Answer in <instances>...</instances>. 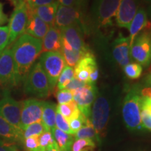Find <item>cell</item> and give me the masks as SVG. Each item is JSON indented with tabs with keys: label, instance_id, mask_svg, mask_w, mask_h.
<instances>
[{
	"label": "cell",
	"instance_id": "obj_1",
	"mask_svg": "<svg viewBox=\"0 0 151 151\" xmlns=\"http://www.w3.org/2000/svg\"><path fill=\"white\" fill-rule=\"evenodd\" d=\"M11 50L19 86L23 83L36 60L41 54L42 40L24 33L14 43Z\"/></svg>",
	"mask_w": 151,
	"mask_h": 151
},
{
	"label": "cell",
	"instance_id": "obj_2",
	"mask_svg": "<svg viewBox=\"0 0 151 151\" xmlns=\"http://www.w3.org/2000/svg\"><path fill=\"white\" fill-rule=\"evenodd\" d=\"M139 85L131 87L124 97L122 105V117L126 127L130 131H141L143 127L141 121V94Z\"/></svg>",
	"mask_w": 151,
	"mask_h": 151
},
{
	"label": "cell",
	"instance_id": "obj_3",
	"mask_svg": "<svg viewBox=\"0 0 151 151\" xmlns=\"http://www.w3.org/2000/svg\"><path fill=\"white\" fill-rule=\"evenodd\" d=\"M122 0H94L92 17L93 26L99 32L113 27V18L116 17Z\"/></svg>",
	"mask_w": 151,
	"mask_h": 151
},
{
	"label": "cell",
	"instance_id": "obj_4",
	"mask_svg": "<svg viewBox=\"0 0 151 151\" xmlns=\"http://www.w3.org/2000/svg\"><path fill=\"white\" fill-rule=\"evenodd\" d=\"M24 92L28 95L39 98L48 97L50 93V86L46 73L40 62L32 66L23 81Z\"/></svg>",
	"mask_w": 151,
	"mask_h": 151
},
{
	"label": "cell",
	"instance_id": "obj_5",
	"mask_svg": "<svg viewBox=\"0 0 151 151\" xmlns=\"http://www.w3.org/2000/svg\"><path fill=\"white\" fill-rule=\"evenodd\" d=\"M110 114V104L102 94L98 93L90 113V121L99 138V142L105 137Z\"/></svg>",
	"mask_w": 151,
	"mask_h": 151
},
{
	"label": "cell",
	"instance_id": "obj_6",
	"mask_svg": "<svg viewBox=\"0 0 151 151\" xmlns=\"http://www.w3.org/2000/svg\"><path fill=\"white\" fill-rule=\"evenodd\" d=\"M39 62L48 78L51 92L55 88L58 78L66 66L65 59L60 51L46 52L41 53Z\"/></svg>",
	"mask_w": 151,
	"mask_h": 151
},
{
	"label": "cell",
	"instance_id": "obj_7",
	"mask_svg": "<svg viewBox=\"0 0 151 151\" xmlns=\"http://www.w3.org/2000/svg\"><path fill=\"white\" fill-rule=\"evenodd\" d=\"M85 20L83 9L59 4L55 20V26L61 29L72 24H78L83 31H86L88 26Z\"/></svg>",
	"mask_w": 151,
	"mask_h": 151
},
{
	"label": "cell",
	"instance_id": "obj_8",
	"mask_svg": "<svg viewBox=\"0 0 151 151\" xmlns=\"http://www.w3.org/2000/svg\"><path fill=\"white\" fill-rule=\"evenodd\" d=\"M130 56L143 67L151 64V32L145 30L136 37L130 49Z\"/></svg>",
	"mask_w": 151,
	"mask_h": 151
},
{
	"label": "cell",
	"instance_id": "obj_9",
	"mask_svg": "<svg viewBox=\"0 0 151 151\" xmlns=\"http://www.w3.org/2000/svg\"><path fill=\"white\" fill-rule=\"evenodd\" d=\"M28 20V7L25 1L15 6V9L9 20V43H14L25 32Z\"/></svg>",
	"mask_w": 151,
	"mask_h": 151
},
{
	"label": "cell",
	"instance_id": "obj_10",
	"mask_svg": "<svg viewBox=\"0 0 151 151\" xmlns=\"http://www.w3.org/2000/svg\"><path fill=\"white\" fill-rule=\"evenodd\" d=\"M22 101H18L11 97L9 91H4L3 97L0 99V114L11 125L20 131V118Z\"/></svg>",
	"mask_w": 151,
	"mask_h": 151
},
{
	"label": "cell",
	"instance_id": "obj_11",
	"mask_svg": "<svg viewBox=\"0 0 151 151\" xmlns=\"http://www.w3.org/2000/svg\"><path fill=\"white\" fill-rule=\"evenodd\" d=\"M18 86L11 48H6L0 55V89L8 91Z\"/></svg>",
	"mask_w": 151,
	"mask_h": 151
},
{
	"label": "cell",
	"instance_id": "obj_12",
	"mask_svg": "<svg viewBox=\"0 0 151 151\" xmlns=\"http://www.w3.org/2000/svg\"><path fill=\"white\" fill-rule=\"evenodd\" d=\"M71 92L73 100L76 104L80 112L86 118H90L91 106L93 104L98 94L95 84L87 83L85 86Z\"/></svg>",
	"mask_w": 151,
	"mask_h": 151
},
{
	"label": "cell",
	"instance_id": "obj_13",
	"mask_svg": "<svg viewBox=\"0 0 151 151\" xmlns=\"http://www.w3.org/2000/svg\"><path fill=\"white\" fill-rule=\"evenodd\" d=\"M44 101L29 99L22 101L20 128L23 131L29 124L41 122Z\"/></svg>",
	"mask_w": 151,
	"mask_h": 151
},
{
	"label": "cell",
	"instance_id": "obj_14",
	"mask_svg": "<svg viewBox=\"0 0 151 151\" xmlns=\"http://www.w3.org/2000/svg\"><path fill=\"white\" fill-rule=\"evenodd\" d=\"M83 29L78 24H72L60 29L62 40L65 41L73 50L82 52H88L90 49L86 46L83 38Z\"/></svg>",
	"mask_w": 151,
	"mask_h": 151
},
{
	"label": "cell",
	"instance_id": "obj_15",
	"mask_svg": "<svg viewBox=\"0 0 151 151\" xmlns=\"http://www.w3.org/2000/svg\"><path fill=\"white\" fill-rule=\"evenodd\" d=\"M139 8V0H122L116 15L118 27L129 29Z\"/></svg>",
	"mask_w": 151,
	"mask_h": 151
},
{
	"label": "cell",
	"instance_id": "obj_16",
	"mask_svg": "<svg viewBox=\"0 0 151 151\" xmlns=\"http://www.w3.org/2000/svg\"><path fill=\"white\" fill-rule=\"evenodd\" d=\"M129 38L120 35L113 42V56L117 63L124 67L130 61Z\"/></svg>",
	"mask_w": 151,
	"mask_h": 151
},
{
	"label": "cell",
	"instance_id": "obj_17",
	"mask_svg": "<svg viewBox=\"0 0 151 151\" xmlns=\"http://www.w3.org/2000/svg\"><path fill=\"white\" fill-rule=\"evenodd\" d=\"M27 7L28 20L24 33L42 40L50 26L43 22L39 17H38L28 6Z\"/></svg>",
	"mask_w": 151,
	"mask_h": 151
},
{
	"label": "cell",
	"instance_id": "obj_18",
	"mask_svg": "<svg viewBox=\"0 0 151 151\" xmlns=\"http://www.w3.org/2000/svg\"><path fill=\"white\" fill-rule=\"evenodd\" d=\"M22 132L11 125L0 114V139L1 141L14 145L17 143H22Z\"/></svg>",
	"mask_w": 151,
	"mask_h": 151
},
{
	"label": "cell",
	"instance_id": "obj_19",
	"mask_svg": "<svg viewBox=\"0 0 151 151\" xmlns=\"http://www.w3.org/2000/svg\"><path fill=\"white\" fill-rule=\"evenodd\" d=\"M148 15L146 11L143 7H140L138 9L137 12L134 17L133 20L129 26V43L130 48L133 44L134 41L136 37L139 35V32L143 29L148 30Z\"/></svg>",
	"mask_w": 151,
	"mask_h": 151
},
{
	"label": "cell",
	"instance_id": "obj_20",
	"mask_svg": "<svg viewBox=\"0 0 151 151\" xmlns=\"http://www.w3.org/2000/svg\"><path fill=\"white\" fill-rule=\"evenodd\" d=\"M62 48V36L59 28L50 27L42 39L41 53L46 52L60 51Z\"/></svg>",
	"mask_w": 151,
	"mask_h": 151
},
{
	"label": "cell",
	"instance_id": "obj_21",
	"mask_svg": "<svg viewBox=\"0 0 151 151\" xmlns=\"http://www.w3.org/2000/svg\"><path fill=\"white\" fill-rule=\"evenodd\" d=\"M58 6H59V4L55 1L50 4L41 6L36 7L34 9H30L38 17H39L43 22H46L50 27H54Z\"/></svg>",
	"mask_w": 151,
	"mask_h": 151
},
{
	"label": "cell",
	"instance_id": "obj_22",
	"mask_svg": "<svg viewBox=\"0 0 151 151\" xmlns=\"http://www.w3.org/2000/svg\"><path fill=\"white\" fill-rule=\"evenodd\" d=\"M57 106L54 103L44 101L41 122L48 131L52 132L55 128Z\"/></svg>",
	"mask_w": 151,
	"mask_h": 151
},
{
	"label": "cell",
	"instance_id": "obj_23",
	"mask_svg": "<svg viewBox=\"0 0 151 151\" xmlns=\"http://www.w3.org/2000/svg\"><path fill=\"white\" fill-rule=\"evenodd\" d=\"M60 52H61L62 55H63V58L65 59L67 66L73 68L76 67L77 63L89 51L86 52V53L76 51V50H73L71 47L67 43L62 40V48Z\"/></svg>",
	"mask_w": 151,
	"mask_h": 151
},
{
	"label": "cell",
	"instance_id": "obj_24",
	"mask_svg": "<svg viewBox=\"0 0 151 151\" xmlns=\"http://www.w3.org/2000/svg\"><path fill=\"white\" fill-rule=\"evenodd\" d=\"M51 132L60 151L71 148L74 141V137L73 135L62 132L57 127L54 128Z\"/></svg>",
	"mask_w": 151,
	"mask_h": 151
},
{
	"label": "cell",
	"instance_id": "obj_25",
	"mask_svg": "<svg viewBox=\"0 0 151 151\" xmlns=\"http://www.w3.org/2000/svg\"><path fill=\"white\" fill-rule=\"evenodd\" d=\"M141 121L143 129L151 131V100L148 97H141Z\"/></svg>",
	"mask_w": 151,
	"mask_h": 151
},
{
	"label": "cell",
	"instance_id": "obj_26",
	"mask_svg": "<svg viewBox=\"0 0 151 151\" xmlns=\"http://www.w3.org/2000/svg\"><path fill=\"white\" fill-rule=\"evenodd\" d=\"M74 139H91L94 141L95 143H99V138L97 137V133L94 129L93 125H92L91 121L90 119L87 120L86 123L78 130V132H76V134L73 135Z\"/></svg>",
	"mask_w": 151,
	"mask_h": 151
},
{
	"label": "cell",
	"instance_id": "obj_27",
	"mask_svg": "<svg viewBox=\"0 0 151 151\" xmlns=\"http://www.w3.org/2000/svg\"><path fill=\"white\" fill-rule=\"evenodd\" d=\"M57 111H58L68 122L78 116L81 113L76 104L73 100L69 103L57 106Z\"/></svg>",
	"mask_w": 151,
	"mask_h": 151
},
{
	"label": "cell",
	"instance_id": "obj_28",
	"mask_svg": "<svg viewBox=\"0 0 151 151\" xmlns=\"http://www.w3.org/2000/svg\"><path fill=\"white\" fill-rule=\"evenodd\" d=\"M75 77L74 69L69 66H65L63 70L60 73L59 78L58 80V89L59 90L65 89L67 85L70 82L71 79Z\"/></svg>",
	"mask_w": 151,
	"mask_h": 151
},
{
	"label": "cell",
	"instance_id": "obj_29",
	"mask_svg": "<svg viewBox=\"0 0 151 151\" xmlns=\"http://www.w3.org/2000/svg\"><path fill=\"white\" fill-rule=\"evenodd\" d=\"M48 131L44 124L42 122H37L35 123L29 124L23 130L22 132V137H23V141L25 139H27L32 136H39L43 134V132Z\"/></svg>",
	"mask_w": 151,
	"mask_h": 151
},
{
	"label": "cell",
	"instance_id": "obj_30",
	"mask_svg": "<svg viewBox=\"0 0 151 151\" xmlns=\"http://www.w3.org/2000/svg\"><path fill=\"white\" fill-rule=\"evenodd\" d=\"M96 143L91 139H76L71 146V151H94Z\"/></svg>",
	"mask_w": 151,
	"mask_h": 151
},
{
	"label": "cell",
	"instance_id": "obj_31",
	"mask_svg": "<svg viewBox=\"0 0 151 151\" xmlns=\"http://www.w3.org/2000/svg\"><path fill=\"white\" fill-rule=\"evenodd\" d=\"M124 72L127 78L132 80L139 78L141 76L143 71L142 66L136 63H129L123 67Z\"/></svg>",
	"mask_w": 151,
	"mask_h": 151
},
{
	"label": "cell",
	"instance_id": "obj_32",
	"mask_svg": "<svg viewBox=\"0 0 151 151\" xmlns=\"http://www.w3.org/2000/svg\"><path fill=\"white\" fill-rule=\"evenodd\" d=\"M39 136H32L24 139L22 143L24 150L26 151H44L39 145Z\"/></svg>",
	"mask_w": 151,
	"mask_h": 151
},
{
	"label": "cell",
	"instance_id": "obj_33",
	"mask_svg": "<svg viewBox=\"0 0 151 151\" xmlns=\"http://www.w3.org/2000/svg\"><path fill=\"white\" fill-rule=\"evenodd\" d=\"M88 119L90 118H86V116H84L81 113L78 116L69 120V127H70V129L71 130V132H72L73 135H74L76 132H78V130L86 123L87 120H88Z\"/></svg>",
	"mask_w": 151,
	"mask_h": 151
},
{
	"label": "cell",
	"instance_id": "obj_34",
	"mask_svg": "<svg viewBox=\"0 0 151 151\" xmlns=\"http://www.w3.org/2000/svg\"><path fill=\"white\" fill-rule=\"evenodd\" d=\"M55 127L62 132L73 135L72 132H71L70 127H69V122H68L67 120H66L59 112H58V111H57L56 113Z\"/></svg>",
	"mask_w": 151,
	"mask_h": 151
},
{
	"label": "cell",
	"instance_id": "obj_35",
	"mask_svg": "<svg viewBox=\"0 0 151 151\" xmlns=\"http://www.w3.org/2000/svg\"><path fill=\"white\" fill-rule=\"evenodd\" d=\"M55 142V139L51 132L46 131L39 136V143L41 148L43 150H46V148Z\"/></svg>",
	"mask_w": 151,
	"mask_h": 151
},
{
	"label": "cell",
	"instance_id": "obj_36",
	"mask_svg": "<svg viewBox=\"0 0 151 151\" xmlns=\"http://www.w3.org/2000/svg\"><path fill=\"white\" fill-rule=\"evenodd\" d=\"M9 43L8 26H0V55L7 48Z\"/></svg>",
	"mask_w": 151,
	"mask_h": 151
},
{
	"label": "cell",
	"instance_id": "obj_37",
	"mask_svg": "<svg viewBox=\"0 0 151 151\" xmlns=\"http://www.w3.org/2000/svg\"><path fill=\"white\" fill-rule=\"evenodd\" d=\"M56 98L59 104H63L72 101L73 94L69 90L63 89L56 92Z\"/></svg>",
	"mask_w": 151,
	"mask_h": 151
},
{
	"label": "cell",
	"instance_id": "obj_38",
	"mask_svg": "<svg viewBox=\"0 0 151 151\" xmlns=\"http://www.w3.org/2000/svg\"><path fill=\"white\" fill-rule=\"evenodd\" d=\"M60 5L65 6H74L83 9L86 0H56Z\"/></svg>",
	"mask_w": 151,
	"mask_h": 151
},
{
	"label": "cell",
	"instance_id": "obj_39",
	"mask_svg": "<svg viewBox=\"0 0 151 151\" xmlns=\"http://www.w3.org/2000/svg\"><path fill=\"white\" fill-rule=\"evenodd\" d=\"M57 1L56 0H25V2L29 8L34 9L41 6L48 5Z\"/></svg>",
	"mask_w": 151,
	"mask_h": 151
},
{
	"label": "cell",
	"instance_id": "obj_40",
	"mask_svg": "<svg viewBox=\"0 0 151 151\" xmlns=\"http://www.w3.org/2000/svg\"><path fill=\"white\" fill-rule=\"evenodd\" d=\"M86 84L87 83H86L83 82V81H81L80 80H78V78H76V77H74V78L71 79L70 82L67 85V86L65 87V89L69 90V91L71 92H73L76 90L78 89V88H82V87L85 86Z\"/></svg>",
	"mask_w": 151,
	"mask_h": 151
},
{
	"label": "cell",
	"instance_id": "obj_41",
	"mask_svg": "<svg viewBox=\"0 0 151 151\" xmlns=\"http://www.w3.org/2000/svg\"><path fill=\"white\" fill-rule=\"evenodd\" d=\"M16 147L14 144L5 143L0 139V151H14Z\"/></svg>",
	"mask_w": 151,
	"mask_h": 151
},
{
	"label": "cell",
	"instance_id": "obj_42",
	"mask_svg": "<svg viewBox=\"0 0 151 151\" xmlns=\"http://www.w3.org/2000/svg\"><path fill=\"white\" fill-rule=\"evenodd\" d=\"M7 21H8V18L4 12V5L2 3L0 2V26L4 24Z\"/></svg>",
	"mask_w": 151,
	"mask_h": 151
},
{
	"label": "cell",
	"instance_id": "obj_43",
	"mask_svg": "<svg viewBox=\"0 0 151 151\" xmlns=\"http://www.w3.org/2000/svg\"><path fill=\"white\" fill-rule=\"evenodd\" d=\"M143 84L146 86V88L151 87V72L146 76L144 80H143Z\"/></svg>",
	"mask_w": 151,
	"mask_h": 151
},
{
	"label": "cell",
	"instance_id": "obj_44",
	"mask_svg": "<svg viewBox=\"0 0 151 151\" xmlns=\"http://www.w3.org/2000/svg\"><path fill=\"white\" fill-rule=\"evenodd\" d=\"M45 151H60V150L57 143L55 142H55L50 145V146H48Z\"/></svg>",
	"mask_w": 151,
	"mask_h": 151
},
{
	"label": "cell",
	"instance_id": "obj_45",
	"mask_svg": "<svg viewBox=\"0 0 151 151\" xmlns=\"http://www.w3.org/2000/svg\"><path fill=\"white\" fill-rule=\"evenodd\" d=\"M11 1L14 4L15 6H16V4H18L22 2V1H24L25 0H11Z\"/></svg>",
	"mask_w": 151,
	"mask_h": 151
},
{
	"label": "cell",
	"instance_id": "obj_46",
	"mask_svg": "<svg viewBox=\"0 0 151 151\" xmlns=\"http://www.w3.org/2000/svg\"><path fill=\"white\" fill-rule=\"evenodd\" d=\"M144 1H146V2H147V3L151 4V0H144Z\"/></svg>",
	"mask_w": 151,
	"mask_h": 151
},
{
	"label": "cell",
	"instance_id": "obj_47",
	"mask_svg": "<svg viewBox=\"0 0 151 151\" xmlns=\"http://www.w3.org/2000/svg\"><path fill=\"white\" fill-rule=\"evenodd\" d=\"M62 151H71V149H67V150H62Z\"/></svg>",
	"mask_w": 151,
	"mask_h": 151
},
{
	"label": "cell",
	"instance_id": "obj_48",
	"mask_svg": "<svg viewBox=\"0 0 151 151\" xmlns=\"http://www.w3.org/2000/svg\"><path fill=\"white\" fill-rule=\"evenodd\" d=\"M14 151H18V150H17V148L16 147V148H15V149L14 150Z\"/></svg>",
	"mask_w": 151,
	"mask_h": 151
},
{
	"label": "cell",
	"instance_id": "obj_49",
	"mask_svg": "<svg viewBox=\"0 0 151 151\" xmlns=\"http://www.w3.org/2000/svg\"><path fill=\"white\" fill-rule=\"evenodd\" d=\"M148 98H149V97H148ZM150 100H151V97H150Z\"/></svg>",
	"mask_w": 151,
	"mask_h": 151
}]
</instances>
